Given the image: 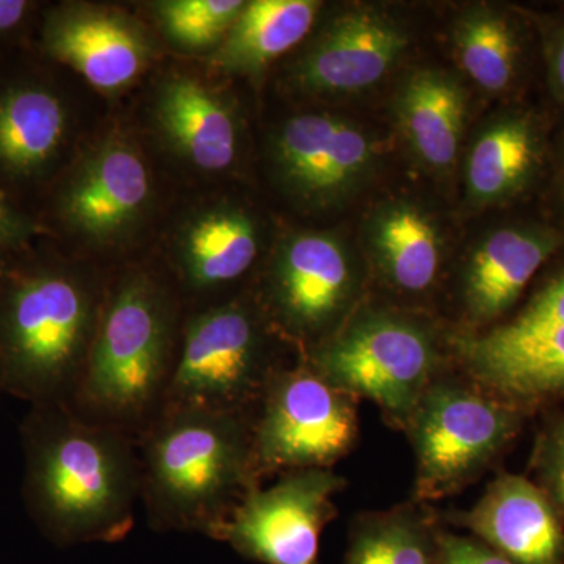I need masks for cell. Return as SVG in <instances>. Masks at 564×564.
I'll return each instance as SVG.
<instances>
[{"label": "cell", "instance_id": "8992f818", "mask_svg": "<svg viewBox=\"0 0 564 564\" xmlns=\"http://www.w3.org/2000/svg\"><path fill=\"white\" fill-rule=\"evenodd\" d=\"M303 361L334 388L377 404L403 432L423 393L447 372L432 329L389 311L356 315Z\"/></svg>", "mask_w": 564, "mask_h": 564}, {"label": "cell", "instance_id": "4316f807", "mask_svg": "<svg viewBox=\"0 0 564 564\" xmlns=\"http://www.w3.org/2000/svg\"><path fill=\"white\" fill-rule=\"evenodd\" d=\"M242 0H163L154 6L163 35L185 52L217 50L242 13Z\"/></svg>", "mask_w": 564, "mask_h": 564}, {"label": "cell", "instance_id": "4dcf8cb0", "mask_svg": "<svg viewBox=\"0 0 564 564\" xmlns=\"http://www.w3.org/2000/svg\"><path fill=\"white\" fill-rule=\"evenodd\" d=\"M35 231V225L14 209L0 192V245L14 247L24 243Z\"/></svg>", "mask_w": 564, "mask_h": 564}, {"label": "cell", "instance_id": "4fadbf2b", "mask_svg": "<svg viewBox=\"0 0 564 564\" xmlns=\"http://www.w3.org/2000/svg\"><path fill=\"white\" fill-rule=\"evenodd\" d=\"M274 170L289 193L313 206H328L369 173L373 148L366 133L328 113L296 115L273 140Z\"/></svg>", "mask_w": 564, "mask_h": 564}, {"label": "cell", "instance_id": "52a82bcc", "mask_svg": "<svg viewBox=\"0 0 564 564\" xmlns=\"http://www.w3.org/2000/svg\"><path fill=\"white\" fill-rule=\"evenodd\" d=\"M261 322L254 307L240 300L193 314L182 329L162 410L254 414L267 386L282 369L270 355Z\"/></svg>", "mask_w": 564, "mask_h": 564}, {"label": "cell", "instance_id": "7402d4cb", "mask_svg": "<svg viewBox=\"0 0 564 564\" xmlns=\"http://www.w3.org/2000/svg\"><path fill=\"white\" fill-rule=\"evenodd\" d=\"M66 129L65 104L50 88L17 85L0 91V169L18 177L44 172Z\"/></svg>", "mask_w": 564, "mask_h": 564}, {"label": "cell", "instance_id": "8fae6325", "mask_svg": "<svg viewBox=\"0 0 564 564\" xmlns=\"http://www.w3.org/2000/svg\"><path fill=\"white\" fill-rule=\"evenodd\" d=\"M356 291L343 245L326 234L300 232L274 256L265 299L273 321L311 350L343 328Z\"/></svg>", "mask_w": 564, "mask_h": 564}, {"label": "cell", "instance_id": "ffe728a7", "mask_svg": "<svg viewBox=\"0 0 564 564\" xmlns=\"http://www.w3.org/2000/svg\"><path fill=\"white\" fill-rule=\"evenodd\" d=\"M258 231L231 206L199 212L182 231L177 261L182 280L195 292L225 288L243 276L258 258Z\"/></svg>", "mask_w": 564, "mask_h": 564}, {"label": "cell", "instance_id": "7c38bea8", "mask_svg": "<svg viewBox=\"0 0 564 564\" xmlns=\"http://www.w3.org/2000/svg\"><path fill=\"white\" fill-rule=\"evenodd\" d=\"M152 198L150 170L140 151L110 135L76 166L58 196L70 231L95 243H115L133 231Z\"/></svg>", "mask_w": 564, "mask_h": 564}, {"label": "cell", "instance_id": "cb8c5ba5", "mask_svg": "<svg viewBox=\"0 0 564 564\" xmlns=\"http://www.w3.org/2000/svg\"><path fill=\"white\" fill-rule=\"evenodd\" d=\"M441 527L425 503L397 505L352 519L344 564H437Z\"/></svg>", "mask_w": 564, "mask_h": 564}, {"label": "cell", "instance_id": "5bb4252c", "mask_svg": "<svg viewBox=\"0 0 564 564\" xmlns=\"http://www.w3.org/2000/svg\"><path fill=\"white\" fill-rule=\"evenodd\" d=\"M43 46L104 93L128 88L154 57L152 41L139 22L85 3L62 6L47 14Z\"/></svg>", "mask_w": 564, "mask_h": 564}, {"label": "cell", "instance_id": "d4e9b609", "mask_svg": "<svg viewBox=\"0 0 564 564\" xmlns=\"http://www.w3.org/2000/svg\"><path fill=\"white\" fill-rule=\"evenodd\" d=\"M372 243L381 273L395 291L423 295L436 284L440 240L421 210L400 204L381 212L375 220Z\"/></svg>", "mask_w": 564, "mask_h": 564}, {"label": "cell", "instance_id": "5b68a950", "mask_svg": "<svg viewBox=\"0 0 564 564\" xmlns=\"http://www.w3.org/2000/svg\"><path fill=\"white\" fill-rule=\"evenodd\" d=\"M527 417L469 375H441L404 429L415 458L414 502L444 499L474 484L514 443Z\"/></svg>", "mask_w": 564, "mask_h": 564}, {"label": "cell", "instance_id": "d6986e66", "mask_svg": "<svg viewBox=\"0 0 564 564\" xmlns=\"http://www.w3.org/2000/svg\"><path fill=\"white\" fill-rule=\"evenodd\" d=\"M547 162L543 121L530 111H508L475 141L467 163L470 196L480 204L519 198L540 180Z\"/></svg>", "mask_w": 564, "mask_h": 564}, {"label": "cell", "instance_id": "83f0119b", "mask_svg": "<svg viewBox=\"0 0 564 564\" xmlns=\"http://www.w3.org/2000/svg\"><path fill=\"white\" fill-rule=\"evenodd\" d=\"M530 469L564 525V411L551 415L538 432Z\"/></svg>", "mask_w": 564, "mask_h": 564}, {"label": "cell", "instance_id": "ac0fdd59", "mask_svg": "<svg viewBox=\"0 0 564 564\" xmlns=\"http://www.w3.org/2000/svg\"><path fill=\"white\" fill-rule=\"evenodd\" d=\"M154 120L166 143L195 169L220 173L236 162V113L202 80L185 74L166 77L155 95Z\"/></svg>", "mask_w": 564, "mask_h": 564}, {"label": "cell", "instance_id": "3957f363", "mask_svg": "<svg viewBox=\"0 0 564 564\" xmlns=\"http://www.w3.org/2000/svg\"><path fill=\"white\" fill-rule=\"evenodd\" d=\"M177 345L166 292L148 274H128L102 303L70 404L137 437L161 413Z\"/></svg>", "mask_w": 564, "mask_h": 564}, {"label": "cell", "instance_id": "603a6c76", "mask_svg": "<svg viewBox=\"0 0 564 564\" xmlns=\"http://www.w3.org/2000/svg\"><path fill=\"white\" fill-rule=\"evenodd\" d=\"M403 132L419 159L432 169H448L458 155L466 98L452 77L421 70L404 84L399 99Z\"/></svg>", "mask_w": 564, "mask_h": 564}, {"label": "cell", "instance_id": "44dd1931", "mask_svg": "<svg viewBox=\"0 0 564 564\" xmlns=\"http://www.w3.org/2000/svg\"><path fill=\"white\" fill-rule=\"evenodd\" d=\"M321 10L315 0H254L245 3L231 31L212 54L214 68L226 74L261 73L310 33Z\"/></svg>", "mask_w": 564, "mask_h": 564}, {"label": "cell", "instance_id": "ba28073f", "mask_svg": "<svg viewBox=\"0 0 564 564\" xmlns=\"http://www.w3.org/2000/svg\"><path fill=\"white\" fill-rule=\"evenodd\" d=\"M359 437L358 400L302 361L267 386L252 422V474L333 469Z\"/></svg>", "mask_w": 564, "mask_h": 564}, {"label": "cell", "instance_id": "9a60e30c", "mask_svg": "<svg viewBox=\"0 0 564 564\" xmlns=\"http://www.w3.org/2000/svg\"><path fill=\"white\" fill-rule=\"evenodd\" d=\"M448 519L511 563L564 564L562 519L524 475H497L474 507Z\"/></svg>", "mask_w": 564, "mask_h": 564}, {"label": "cell", "instance_id": "2e32d148", "mask_svg": "<svg viewBox=\"0 0 564 564\" xmlns=\"http://www.w3.org/2000/svg\"><path fill=\"white\" fill-rule=\"evenodd\" d=\"M402 29L377 11L337 18L293 70L300 87L314 93H355L378 84L406 50Z\"/></svg>", "mask_w": 564, "mask_h": 564}, {"label": "cell", "instance_id": "e0dca14e", "mask_svg": "<svg viewBox=\"0 0 564 564\" xmlns=\"http://www.w3.org/2000/svg\"><path fill=\"white\" fill-rule=\"evenodd\" d=\"M564 245L554 226L519 223L485 237L463 278V304L475 325H488L507 314Z\"/></svg>", "mask_w": 564, "mask_h": 564}, {"label": "cell", "instance_id": "484cf974", "mask_svg": "<svg viewBox=\"0 0 564 564\" xmlns=\"http://www.w3.org/2000/svg\"><path fill=\"white\" fill-rule=\"evenodd\" d=\"M455 47L459 65L481 90L507 95L521 84L524 35L510 14L489 9L473 11L456 28Z\"/></svg>", "mask_w": 564, "mask_h": 564}, {"label": "cell", "instance_id": "9c48e42d", "mask_svg": "<svg viewBox=\"0 0 564 564\" xmlns=\"http://www.w3.org/2000/svg\"><path fill=\"white\" fill-rule=\"evenodd\" d=\"M455 350L464 373L529 415L564 402V269L514 321L458 337Z\"/></svg>", "mask_w": 564, "mask_h": 564}, {"label": "cell", "instance_id": "7a4b0ae2", "mask_svg": "<svg viewBox=\"0 0 564 564\" xmlns=\"http://www.w3.org/2000/svg\"><path fill=\"white\" fill-rule=\"evenodd\" d=\"M254 414L165 408L139 434L141 500L161 532L215 534L256 486Z\"/></svg>", "mask_w": 564, "mask_h": 564}, {"label": "cell", "instance_id": "d6a6232c", "mask_svg": "<svg viewBox=\"0 0 564 564\" xmlns=\"http://www.w3.org/2000/svg\"><path fill=\"white\" fill-rule=\"evenodd\" d=\"M556 188H558L560 199H562L564 204V152L562 165H560L558 170V180H556Z\"/></svg>", "mask_w": 564, "mask_h": 564}, {"label": "cell", "instance_id": "277c9868", "mask_svg": "<svg viewBox=\"0 0 564 564\" xmlns=\"http://www.w3.org/2000/svg\"><path fill=\"white\" fill-rule=\"evenodd\" d=\"M101 307L90 282L68 270H39L11 282L0 302L3 384L39 404L69 403Z\"/></svg>", "mask_w": 564, "mask_h": 564}, {"label": "cell", "instance_id": "836d02e7", "mask_svg": "<svg viewBox=\"0 0 564 564\" xmlns=\"http://www.w3.org/2000/svg\"><path fill=\"white\" fill-rule=\"evenodd\" d=\"M2 270H3L2 269V263H0V280H2V273H3Z\"/></svg>", "mask_w": 564, "mask_h": 564}, {"label": "cell", "instance_id": "1f68e13d", "mask_svg": "<svg viewBox=\"0 0 564 564\" xmlns=\"http://www.w3.org/2000/svg\"><path fill=\"white\" fill-rule=\"evenodd\" d=\"M31 3L25 0H0V35H6L28 17Z\"/></svg>", "mask_w": 564, "mask_h": 564}, {"label": "cell", "instance_id": "f1b7e54d", "mask_svg": "<svg viewBox=\"0 0 564 564\" xmlns=\"http://www.w3.org/2000/svg\"><path fill=\"white\" fill-rule=\"evenodd\" d=\"M437 564H514L470 534L440 533Z\"/></svg>", "mask_w": 564, "mask_h": 564}, {"label": "cell", "instance_id": "30bf717a", "mask_svg": "<svg viewBox=\"0 0 564 564\" xmlns=\"http://www.w3.org/2000/svg\"><path fill=\"white\" fill-rule=\"evenodd\" d=\"M345 486L333 469L282 474L270 488H252L215 540L256 563L321 564V534L336 518L334 496Z\"/></svg>", "mask_w": 564, "mask_h": 564}, {"label": "cell", "instance_id": "6da1fadb", "mask_svg": "<svg viewBox=\"0 0 564 564\" xmlns=\"http://www.w3.org/2000/svg\"><path fill=\"white\" fill-rule=\"evenodd\" d=\"M28 497L65 543L122 540L141 499L137 437L68 402L39 404L28 430Z\"/></svg>", "mask_w": 564, "mask_h": 564}, {"label": "cell", "instance_id": "f546056e", "mask_svg": "<svg viewBox=\"0 0 564 564\" xmlns=\"http://www.w3.org/2000/svg\"><path fill=\"white\" fill-rule=\"evenodd\" d=\"M544 55L549 88L556 101L564 106V22L545 29Z\"/></svg>", "mask_w": 564, "mask_h": 564}]
</instances>
